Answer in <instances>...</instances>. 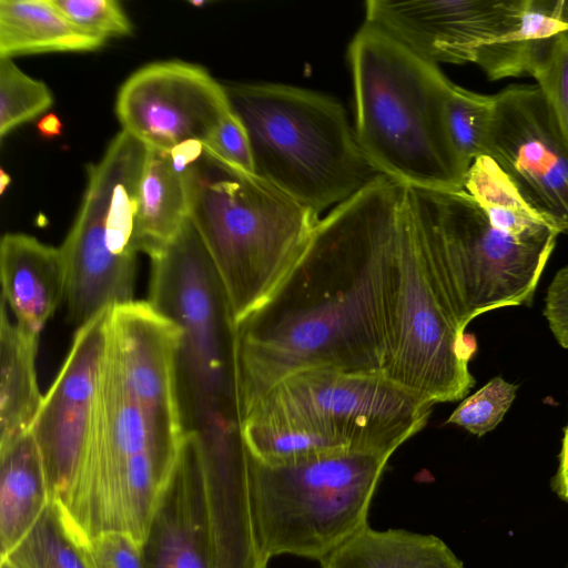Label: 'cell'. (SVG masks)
<instances>
[{"instance_id":"11","label":"cell","mask_w":568,"mask_h":568,"mask_svg":"<svg viewBox=\"0 0 568 568\" xmlns=\"http://www.w3.org/2000/svg\"><path fill=\"white\" fill-rule=\"evenodd\" d=\"M180 342V326L149 302L132 301L110 311L109 343L149 439L170 466H175L186 438L179 394Z\"/></svg>"},{"instance_id":"18","label":"cell","mask_w":568,"mask_h":568,"mask_svg":"<svg viewBox=\"0 0 568 568\" xmlns=\"http://www.w3.org/2000/svg\"><path fill=\"white\" fill-rule=\"evenodd\" d=\"M51 501L31 430L0 447V558L29 532Z\"/></svg>"},{"instance_id":"33","label":"cell","mask_w":568,"mask_h":568,"mask_svg":"<svg viewBox=\"0 0 568 568\" xmlns=\"http://www.w3.org/2000/svg\"><path fill=\"white\" fill-rule=\"evenodd\" d=\"M62 123L55 114L43 116L38 123V130L45 138H53L61 133Z\"/></svg>"},{"instance_id":"28","label":"cell","mask_w":568,"mask_h":568,"mask_svg":"<svg viewBox=\"0 0 568 568\" xmlns=\"http://www.w3.org/2000/svg\"><path fill=\"white\" fill-rule=\"evenodd\" d=\"M73 24L105 40L132 33V23L115 0H51Z\"/></svg>"},{"instance_id":"27","label":"cell","mask_w":568,"mask_h":568,"mask_svg":"<svg viewBox=\"0 0 568 568\" xmlns=\"http://www.w3.org/2000/svg\"><path fill=\"white\" fill-rule=\"evenodd\" d=\"M517 386L495 377L465 398L447 419L470 434L483 436L504 418L516 397Z\"/></svg>"},{"instance_id":"6","label":"cell","mask_w":568,"mask_h":568,"mask_svg":"<svg viewBox=\"0 0 568 568\" xmlns=\"http://www.w3.org/2000/svg\"><path fill=\"white\" fill-rule=\"evenodd\" d=\"M388 460L337 449L265 465L247 453L252 518L264 556L323 560L368 525L372 499Z\"/></svg>"},{"instance_id":"30","label":"cell","mask_w":568,"mask_h":568,"mask_svg":"<svg viewBox=\"0 0 568 568\" xmlns=\"http://www.w3.org/2000/svg\"><path fill=\"white\" fill-rule=\"evenodd\" d=\"M205 145L225 161L254 172L246 131L232 109L214 130Z\"/></svg>"},{"instance_id":"8","label":"cell","mask_w":568,"mask_h":568,"mask_svg":"<svg viewBox=\"0 0 568 568\" xmlns=\"http://www.w3.org/2000/svg\"><path fill=\"white\" fill-rule=\"evenodd\" d=\"M475 336L463 331L416 231L409 201L402 222L389 354L383 375L435 405L465 397L475 384Z\"/></svg>"},{"instance_id":"13","label":"cell","mask_w":568,"mask_h":568,"mask_svg":"<svg viewBox=\"0 0 568 568\" xmlns=\"http://www.w3.org/2000/svg\"><path fill=\"white\" fill-rule=\"evenodd\" d=\"M129 140L130 134L121 131L102 158L89 165L81 206L60 246L68 320L77 328L103 311L134 301L135 257L114 255L105 233L108 202Z\"/></svg>"},{"instance_id":"10","label":"cell","mask_w":568,"mask_h":568,"mask_svg":"<svg viewBox=\"0 0 568 568\" xmlns=\"http://www.w3.org/2000/svg\"><path fill=\"white\" fill-rule=\"evenodd\" d=\"M485 155L531 209L568 234V142L537 85L495 94Z\"/></svg>"},{"instance_id":"2","label":"cell","mask_w":568,"mask_h":568,"mask_svg":"<svg viewBox=\"0 0 568 568\" xmlns=\"http://www.w3.org/2000/svg\"><path fill=\"white\" fill-rule=\"evenodd\" d=\"M359 146L382 174L408 187L460 190L469 166L448 131L453 82L381 29L364 22L348 48Z\"/></svg>"},{"instance_id":"29","label":"cell","mask_w":568,"mask_h":568,"mask_svg":"<svg viewBox=\"0 0 568 568\" xmlns=\"http://www.w3.org/2000/svg\"><path fill=\"white\" fill-rule=\"evenodd\" d=\"M82 545L91 568H144L142 544L129 534L106 531Z\"/></svg>"},{"instance_id":"1","label":"cell","mask_w":568,"mask_h":568,"mask_svg":"<svg viewBox=\"0 0 568 568\" xmlns=\"http://www.w3.org/2000/svg\"><path fill=\"white\" fill-rule=\"evenodd\" d=\"M407 190L379 175L335 206L274 295L235 325L241 422L295 372L383 374Z\"/></svg>"},{"instance_id":"37","label":"cell","mask_w":568,"mask_h":568,"mask_svg":"<svg viewBox=\"0 0 568 568\" xmlns=\"http://www.w3.org/2000/svg\"><path fill=\"white\" fill-rule=\"evenodd\" d=\"M568 568V567H567Z\"/></svg>"},{"instance_id":"36","label":"cell","mask_w":568,"mask_h":568,"mask_svg":"<svg viewBox=\"0 0 568 568\" xmlns=\"http://www.w3.org/2000/svg\"><path fill=\"white\" fill-rule=\"evenodd\" d=\"M0 568H16L9 560L3 559L0 561Z\"/></svg>"},{"instance_id":"21","label":"cell","mask_w":568,"mask_h":568,"mask_svg":"<svg viewBox=\"0 0 568 568\" xmlns=\"http://www.w3.org/2000/svg\"><path fill=\"white\" fill-rule=\"evenodd\" d=\"M321 568H465L446 542L406 529L362 528L320 561Z\"/></svg>"},{"instance_id":"7","label":"cell","mask_w":568,"mask_h":568,"mask_svg":"<svg viewBox=\"0 0 568 568\" xmlns=\"http://www.w3.org/2000/svg\"><path fill=\"white\" fill-rule=\"evenodd\" d=\"M173 468L149 439L108 334L90 437L62 508L67 525L81 544L106 531L129 534L142 544Z\"/></svg>"},{"instance_id":"5","label":"cell","mask_w":568,"mask_h":568,"mask_svg":"<svg viewBox=\"0 0 568 568\" xmlns=\"http://www.w3.org/2000/svg\"><path fill=\"white\" fill-rule=\"evenodd\" d=\"M408 201L416 231L463 331L488 311L531 304L558 231L515 235L464 187H408Z\"/></svg>"},{"instance_id":"34","label":"cell","mask_w":568,"mask_h":568,"mask_svg":"<svg viewBox=\"0 0 568 568\" xmlns=\"http://www.w3.org/2000/svg\"><path fill=\"white\" fill-rule=\"evenodd\" d=\"M555 18L564 30L568 29V0H556L554 9Z\"/></svg>"},{"instance_id":"12","label":"cell","mask_w":568,"mask_h":568,"mask_svg":"<svg viewBox=\"0 0 568 568\" xmlns=\"http://www.w3.org/2000/svg\"><path fill=\"white\" fill-rule=\"evenodd\" d=\"M115 112L122 126L150 149L206 143L231 112L223 87L203 67L180 61L146 64L121 85Z\"/></svg>"},{"instance_id":"3","label":"cell","mask_w":568,"mask_h":568,"mask_svg":"<svg viewBox=\"0 0 568 568\" xmlns=\"http://www.w3.org/2000/svg\"><path fill=\"white\" fill-rule=\"evenodd\" d=\"M185 178L189 219L216 270L236 325L265 304L294 270L318 215L205 144Z\"/></svg>"},{"instance_id":"14","label":"cell","mask_w":568,"mask_h":568,"mask_svg":"<svg viewBox=\"0 0 568 568\" xmlns=\"http://www.w3.org/2000/svg\"><path fill=\"white\" fill-rule=\"evenodd\" d=\"M111 308L77 328L68 356L34 419L50 499L64 508L91 433Z\"/></svg>"},{"instance_id":"32","label":"cell","mask_w":568,"mask_h":568,"mask_svg":"<svg viewBox=\"0 0 568 568\" xmlns=\"http://www.w3.org/2000/svg\"><path fill=\"white\" fill-rule=\"evenodd\" d=\"M551 490L559 499L568 504V424L564 429L558 467L550 483Z\"/></svg>"},{"instance_id":"23","label":"cell","mask_w":568,"mask_h":568,"mask_svg":"<svg viewBox=\"0 0 568 568\" xmlns=\"http://www.w3.org/2000/svg\"><path fill=\"white\" fill-rule=\"evenodd\" d=\"M3 558L16 568H91L83 545L67 525L60 505L52 500L29 532Z\"/></svg>"},{"instance_id":"4","label":"cell","mask_w":568,"mask_h":568,"mask_svg":"<svg viewBox=\"0 0 568 568\" xmlns=\"http://www.w3.org/2000/svg\"><path fill=\"white\" fill-rule=\"evenodd\" d=\"M243 124L253 170L320 215L382 175L336 99L283 83H223Z\"/></svg>"},{"instance_id":"19","label":"cell","mask_w":568,"mask_h":568,"mask_svg":"<svg viewBox=\"0 0 568 568\" xmlns=\"http://www.w3.org/2000/svg\"><path fill=\"white\" fill-rule=\"evenodd\" d=\"M186 171L169 151L150 149L139 184L134 245L151 257L179 234L189 220Z\"/></svg>"},{"instance_id":"9","label":"cell","mask_w":568,"mask_h":568,"mask_svg":"<svg viewBox=\"0 0 568 568\" xmlns=\"http://www.w3.org/2000/svg\"><path fill=\"white\" fill-rule=\"evenodd\" d=\"M432 407L383 374L310 368L283 378L248 412H274L343 448L390 458L425 427Z\"/></svg>"},{"instance_id":"25","label":"cell","mask_w":568,"mask_h":568,"mask_svg":"<svg viewBox=\"0 0 568 568\" xmlns=\"http://www.w3.org/2000/svg\"><path fill=\"white\" fill-rule=\"evenodd\" d=\"M53 94L41 80L23 72L9 58H0V138L47 111Z\"/></svg>"},{"instance_id":"31","label":"cell","mask_w":568,"mask_h":568,"mask_svg":"<svg viewBox=\"0 0 568 568\" xmlns=\"http://www.w3.org/2000/svg\"><path fill=\"white\" fill-rule=\"evenodd\" d=\"M544 315L557 342L568 348V265L557 272L548 287Z\"/></svg>"},{"instance_id":"17","label":"cell","mask_w":568,"mask_h":568,"mask_svg":"<svg viewBox=\"0 0 568 568\" xmlns=\"http://www.w3.org/2000/svg\"><path fill=\"white\" fill-rule=\"evenodd\" d=\"M2 301L14 322L39 335L65 298L67 275L60 247L24 233H6L0 243Z\"/></svg>"},{"instance_id":"35","label":"cell","mask_w":568,"mask_h":568,"mask_svg":"<svg viewBox=\"0 0 568 568\" xmlns=\"http://www.w3.org/2000/svg\"><path fill=\"white\" fill-rule=\"evenodd\" d=\"M10 184V175L3 170H0V193L3 194L7 186Z\"/></svg>"},{"instance_id":"22","label":"cell","mask_w":568,"mask_h":568,"mask_svg":"<svg viewBox=\"0 0 568 568\" xmlns=\"http://www.w3.org/2000/svg\"><path fill=\"white\" fill-rule=\"evenodd\" d=\"M105 42L69 21L51 0H0V58L94 51Z\"/></svg>"},{"instance_id":"20","label":"cell","mask_w":568,"mask_h":568,"mask_svg":"<svg viewBox=\"0 0 568 568\" xmlns=\"http://www.w3.org/2000/svg\"><path fill=\"white\" fill-rule=\"evenodd\" d=\"M38 337L0 312V447L29 433L41 408L36 357Z\"/></svg>"},{"instance_id":"16","label":"cell","mask_w":568,"mask_h":568,"mask_svg":"<svg viewBox=\"0 0 568 568\" xmlns=\"http://www.w3.org/2000/svg\"><path fill=\"white\" fill-rule=\"evenodd\" d=\"M142 556L144 568H216L201 452L189 433L152 511Z\"/></svg>"},{"instance_id":"24","label":"cell","mask_w":568,"mask_h":568,"mask_svg":"<svg viewBox=\"0 0 568 568\" xmlns=\"http://www.w3.org/2000/svg\"><path fill=\"white\" fill-rule=\"evenodd\" d=\"M495 95L471 92L453 83L445 110L453 144L463 160L473 162L485 155V146L493 118Z\"/></svg>"},{"instance_id":"26","label":"cell","mask_w":568,"mask_h":568,"mask_svg":"<svg viewBox=\"0 0 568 568\" xmlns=\"http://www.w3.org/2000/svg\"><path fill=\"white\" fill-rule=\"evenodd\" d=\"M530 77L537 81L568 142V29L548 42L535 62Z\"/></svg>"},{"instance_id":"15","label":"cell","mask_w":568,"mask_h":568,"mask_svg":"<svg viewBox=\"0 0 568 568\" xmlns=\"http://www.w3.org/2000/svg\"><path fill=\"white\" fill-rule=\"evenodd\" d=\"M529 0L365 2V22L434 63H474L524 17Z\"/></svg>"}]
</instances>
